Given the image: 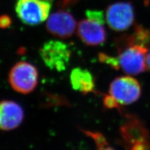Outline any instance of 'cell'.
Masks as SVG:
<instances>
[{
	"label": "cell",
	"mask_w": 150,
	"mask_h": 150,
	"mask_svg": "<svg viewBox=\"0 0 150 150\" xmlns=\"http://www.w3.org/2000/svg\"><path fill=\"white\" fill-rule=\"evenodd\" d=\"M146 69H148L150 71V51L149 53H148L146 56Z\"/></svg>",
	"instance_id": "obj_15"
},
{
	"label": "cell",
	"mask_w": 150,
	"mask_h": 150,
	"mask_svg": "<svg viewBox=\"0 0 150 150\" xmlns=\"http://www.w3.org/2000/svg\"><path fill=\"white\" fill-rule=\"evenodd\" d=\"M115 69H121L128 75H137L146 69V56L149 46L142 44L126 43L115 40Z\"/></svg>",
	"instance_id": "obj_1"
},
{
	"label": "cell",
	"mask_w": 150,
	"mask_h": 150,
	"mask_svg": "<svg viewBox=\"0 0 150 150\" xmlns=\"http://www.w3.org/2000/svg\"><path fill=\"white\" fill-rule=\"evenodd\" d=\"M86 18L78 23L77 34L86 45L96 46L106 40V31L104 25L106 19L101 11L87 10Z\"/></svg>",
	"instance_id": "obj_2"
},
{
	"label": "cell",
	"mask_w": 150,
	"mask_h": 150,
	"mask_svg": "<svg viewBox=\"0 0 150 150\" xmlns=\"http://www.w3.org/2000/svg\"><path fill=\"white\" fill-rule=\"evenodd\" d=\"M8 80L15 91L26 95L33 91L38 83V71L32 64L20 62L11 69Z\"/></svg>",
	"instance_id": "obj_5"
},
{
	"label": "cell",
	"mask_w": 150,
	"mask_h": 150,
	"mask_svg": "<svg viewBox=\"0 0 150 150\" xmlns=\"http://www.w3.org/2000/svg\"><path fill=\"white\" fill-rule=\"evenodd\" d=\"M11 20L9 16L7 15H3L0 16V28H6L10 26Z\"/></svg>",
	"instance_id": "obj_13"
},
{
	"label": "cell",
	"mask_w": 150,
	"mask_h": 150,
	"mask_svg": "<svg viewBox=\"0 0 150 150\" xmlns=\"http://www.w3.org/2000/svg\"><path fill=\"white\" fill-rule=\"evenodd\" d=\"M40 52L46 67L57 71H63L67 69L71 56L68 46L59 40L46 42L40 48Z\"/></svg>",
	"instance_id": "obj_6"
},
{
	"label": "cell",
	"mask_w": 150,
	"mask_h": 150,
	"mask_svg": "<svg viewBox=\"0 0 150 150\" xmlns=\"http://www.w3.org/2000/svg\"><path fill=\"white\" fill-rule=\"evenodd\" d=\"M46 28L51 35L65 39L74 34L77 28V24L71 13L63 9H59L47 19Z\"/></svg>",
	"instance_id": "obj_9"
},
{
	"label": "cell",
	"mask_w": 150,
	"mask_h": 150,
	"mask_svg": "<svg viewBox=\"0 0 150 150\" xmlns=\"http://www.w3.org/2000/svg\"><path fill=\"white\" fill-rule=\"evenodd\" d=\"M80 0H61L58 4L59 9H66L77 3Z\"/></svg>",
	"instance_id": "obj_12"
},
{
	"label": "cell",
	"mask_w": 150,
	"mask_h": 150,
	"mask_svg": "<svg viewBox=\"0 0 150 150\" xmlns=\"http://www.w3.org/2000/svg\"><path fill=\"white\" fill-rule=\"evenodd\" d=\"M70 83L73 90L86 95L95 90V80L89 70L75 68L70 74Z\"/></svg>",
	"instance_id": "obj_11"
},
{
	"label": "cell",
	"mask_w": 150,
	"mask_h": 150,
	"mask_svg": "<svg viewBox=\"0 0 150 150\" xmlns=\"http://www.w3.org/2000/svg\"><path fill=\"white\" fill-rule=\"evenodd\" d=\"M121 143L127 150H150V134L137 117L126 116L120 128Z\"/></svg>",
	"instance_id": "obj_3"
},
{
	"label": "cell",
	"mask_w": 150,
	"mask_h": 150,
	"mask_svg": "<svg viewBox=\"0 0 150 150\" xmlns=\"http://www.w3.org/2000/svg\"><path fill=\"white\" fill-rule=\"evenodd\" d=\"M108 25L117 32L128 30L133 25L134 10L131 2H116L108 6L105 13Z\"/></svg>",
	"instance_id": "obj_8"
},
{
	"label": "cell",
	"mask_w": 150,
	"mask_h": 150,
	"mask_svg": "<svg viewBox=\"0 0 150 150\" xmlns=\"http://www.w3.org/2000/svg\"><path fill=\"white\" fill-rule=\"evenodd\" d=\"M53 0H16L15 11L25 24L35 26L48 18Z\"/></svg>",
	"instance_id": "obj_4"
},
{
	"label": "cell",
	"mask_w": 150,
	"mask_h": 150,
	"mask_svg": "<svg viewBox=\"0 0 150 150\" xmlns=\"http://www.w3.org/2000/svg\"><path fill=\"white\" fill-rule=\"evenodd\" d=\"M24 119L22 107L11 100L0 101V129L10 131L21 125Z\"/></svg>",
	"instance_id": "obj_10"
},
{
	"label": "cell",
	"mask_w": 150,
	"mask_h": 150,
	"mask_svg": "<svg viewBox=\"0 0 150 150\" xmlns=\"http://www.w3.org/2000/svg\"><path fill=\"white\" fill-rule=\"evenodd\" d=\"M141 93L139 82L130 76L116 78L110 85L109 95L120 106L133 104L138 100Z\"/></svg>",
	"instance_id": "obj_7"
},
{
	"label": "cell",
	"mask_w": 150,
	"mask_h": 150,
	"mask_svg": "<svg viewBox=\"0 0 150 150\" xmlns=\"http://www.w3.org/2000/svg\"><path fill=\"white\" fill-rule=\"evenodd\" d=\"M97 148V150H115V149L109 146L108 145V143L104 145H102V146H98Z\"/></svg>",
	"instance_id": "obj_14"
}]
</instances>
